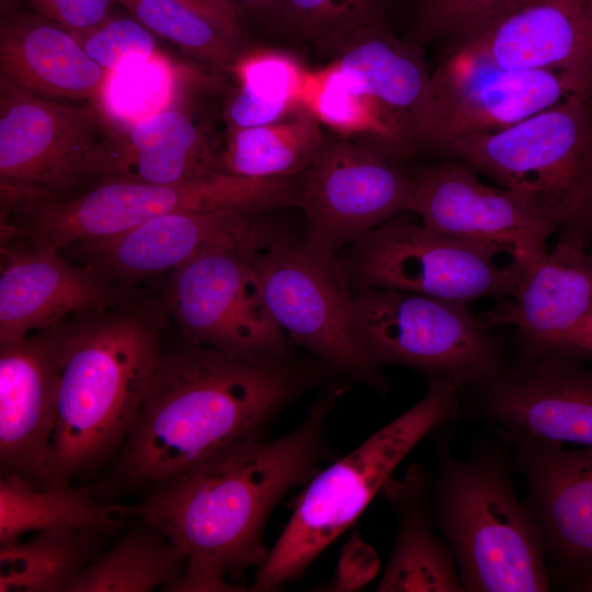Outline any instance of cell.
I'll return each instance as SVG.
<instances>
[{
	"label": "cell",
	"mask_w": 592,
	"mask_h": 592,
	"mask_svg": "<svg viewBox=\"0 0 592 592\" xmlns=\"http://www.w3.org/2000/svg\"><path fill=\"white\" fill-rule=\"evenodd\" d=\"M337 377L318 361L246 357L185 342L162 351L118 468L160 485L244 441L269 436L300 397Z\"/></svg>",
	"instance_id": "obj_2"
},
{
	"label": "cell",
	"mask_w": 592,
	"mask_h": 592,
	"mask_svg": "<svg viewBox=\"0 0 592 592\" xmlns=\"http://www.w3.org/2000/svg\"><path fill=\"white\" fill-rule=\"evenodd\" d=\"M331 57L344 83L375 110L392 157L399 162L417 153L431 90L422 45L398 37L384 20L354 32Z\"/></svg>",
	"instance_id": "obj_19"
},
{
	"label": "cell",
	"mask_w": 592,
	"mask_h": 592,
	"mask_svg": "<svg viewBox=\"0 0 592 592\" xmlns=\"http://www.w3.org/2000/svg\"><path fill=\"white\" fill-rule=\"evenodd\" d=\"M413 210L437 232L508 249L530 265L546 250L556 227L532 213L510 191L480 181L469 166L444 159L410 172Z\"/></svg>",
	"instance_id": "obj_17"
},
{
	"label": "cell",
	"mask_w": 592,
	"mask_h": 592,
	"mask_svg": "<svg viewBox=\"0 0 592 592\" xmlns=\"http://www.w3.org/2000/svg\"><path fill=\"white\" fill-rule=\"evenodd\" d=\"M106 71L57 22L18 8L1 13L0 76L19 89L96 104Z\"/></svg>",
	"instance_id": "obj_24"
},
{
	"label": "cell",
	"mask_w": 592,
	"mask_h": 592,
	"mask_svg": "<svg viewBox=\"0 0 592 592\" xmlns=\"http://www.w3.org/2000/svg\"><path fill=\"white\" fill-rule=\"evenodd\" d=\"M431 478L421 464H412L380 491L397 530L378 592H465L454 554L433 520Z\"/></svg>",
	"instance_id": "obj_25"
},
{
	"label": "cell",
	"mask_w": 592,
	"mask_h": 592,
	"mask_svg": "<svg viewBox=\"0 0 592 592\" xmlns=\"http://www.w3.org/2000/svg\"><path fill=\"white\" fill-rule=\"evenodd\" d=\"M469 392L463 411L504 441L592 447V366L578 354L547 351Z\"/></svg>",
	"instance_id": "obj_16"
},
{
	"label": "cell",
	"mask_w": 592,
	"mask_h": 592,
	"mask_svg": "<svg viewBox=\"0 0 592 592\" xmlns=\"http://www.w3.org/2000/svg\"><path fill=\"white\" fill-rule=\"evenodd\" d=\"M58 388L56 325L0 345V463L35 486L50 483Z\"/></svg>",
	"instance_id": "obj_20"
},
{
	"label": "cell",
	"mask_w": 592,
	"mask_h": 592,
	"mask_svg": "<svg viewBox=\"0 0 592 592\" xmlns=\"http://www.w3.org/2000/svg\"><path fill=\"white\" fill-rule=\"evenodd\" d=\"M437 156L493 179L557 231L592 239V90Z\"/></svg>",
	"instance_id": "obj_7"
},
{
	"label": "cell",
	"mask_w": 592,
	"mask_h": 592,
	"mask_svg": "<svg viewBox=\"0 0 592 592\" xmlns=\"http://www.w3.org/2000/svg\"><path fill=\"white\" fill-rule=\"evenodd\" d=\"M521 0H414L413 39L442 53L467 46L483 35Z\"/></svg>",
	"instance_id": "obj_35"
},
{
	"label": "cell",
	"mask_w": 592,
	"mask_h": 592,
	"mask_svg": "<svg viewBox=\"0 0 592 592\" xmlns=\"http://www.w3.org/2000/svg\"><path fill=\"white\" fill-rule=\"evenodd\" d=\"M380 560L376 550L353 533L343 546L330 584L333 591H352L366 585L378 573Z\"/></svg>",
	"instance_id": "obj_38"
},
{
	"label": "cell",
	"mask_w": 592,
	"mask_h": 592,
	"mask_svg": "<svg viewBox=\"0 0 592 592\" xmlns=\"http://www.w3.org/2000/svg\"><path fill=\"white\" fill-rule=\"evenodd\" d=\"M504 442L542 527L550 577L592 561V447Z\"/></svg>",
	"instance_id": "obj_21"
},
{
	"label": "cell",
	"mask_w": 592,
	"mask_h": 592,
	"mask_svg": "<svg viewBox=\"0 0 592 592\" xmlns=\"http://www.w3.org/2000/svg\"><path fill=\"white\" fill-rule=\"evenodd\" d=\"M388 0H283L276 33L325 54L363 26L385 20Z\"/></svg>",
	"instance_id": "obj_34"
},
{
	"label": "cell",
	"mask_w": 592,
	"mask_h": 592,
	"mask_svg": "<svg viewBox=\"0 0 592 592\" xmlns=\"http://www.w3.org/2000/svg\"><path fill=\"white\" fill-rule=\"evenodd\" d=\"M411 173L365 140L327 137L296 177L295 205L305 217L303 242L315 253H338L377 226L413 210Z\"/></svg>",
	"instance_id": "obj_12"
},
{
	"label": "cell",
	"mask_w": 592,
	"mask_h": 592,
	"mask_svg": "<svg viewBox=\"0 0 592 592\" xmlns=\"http://www.w3.org/2000/svg\"><path fill=\"white\" fill-rule=\"evenodd\" d=\"M463 413L460 384L452 378H431L417 403L321 468L306 483L280 537L257 569L250 590H276L299 578L353 525L413 447Z\"/></svg>",
	"instance_id": "obj_6"
},
{
	"label": "cell",
	"mask_w": 592,
	"mask_h": 592,
	"mask_svg": "<svg viewBox=\"0 0 592 592\" xmlns=\"http://www.w3.org/2000/svg\"><path fill=\"white\" fill-rule=\"evenodd\" d=\"M71 33L88 55L106 70L159 52L156 35L132 15L110 14L92 27Z\"/></svg>",
	"instance_id": "obj_37"
},
{
	"label": "cell",
	"mask_w": 592,
	"mask_h": 592,
	"mask_svg": "<svg viewBox=\"0 0 592 592\" xmlns=\"http://www.w3.org/2000/svg\"><path fill=\"white\" fill-rule=\"evenodd\" d=\"M117 134L96 104L55 102L0 76L1 181L65 197L96 179Z\"/></svg>",
	"instance_id": "obj_14"
},
{
	"label": "cell",
	"mask_w": 592,
	"mask_h": 592,
	"mask_svg": "<svg viewBox=\"0 0 592 592\" xmlns=\"http://www.w3.org/2000/svg\"><path fill=\"white\" fill-rule=\"evenodd\" d=\"M257 254L214 251L170 273L163 304L185 342L246 357L292 353L264 297Z\"/></svg>",
	"instance_id": "obj_13"
},
{
	"label": "cell",
	"mask_w": 592,
	"mask_h": 592,
	"mask_svg": "<svg viewBox=\"0 0 592 592\" xmlns=\"http://www.w3.org/2000/svg\"><path fill=\"white\" fill-rule=\"evenodd\" d=\"M106 535L92 530L35 532L23 543L0 545L1 592H69L101 553Z\"/></svg>",
	"instance_id": "obj_29"
},
{
	"label": "cell",
	"mask_w": 592,
	"mask_h": 592,
	"mask_svg": "<svg viewBox=\"0 0 592 592\" xmlns=\"http://www.w3.org/2000/svg\"><path fill=\"white\" fill-rule=\"evenodd\" d=\"M349 247L339 260L349 282L468 304L503 297L520 278L525 264L496 243L447 236L403 216H395ZM346 247V248H348ZM510 254V253H509Z\"/></svg>",
	"instance_id": "obj_9"
},
{
	"label": "cell",
	"mask_w": 592,
	"mask_h": 592,
	"mask_svg": "<svg viewBox=\"0 0 592 592\" xmlns=\"http://www.w3.org/2000/svg\"><path fill=\"white\" fill-rule=\"evenodd\" d=\"M127 506L98 501L84 488L35 486L7 473L0 480V545L18 542L27 532L53 528L92 530L113 534L125 525Z\"/></svg>",
	"instance_id": "obj_27"
},
{
	"label": "cell",
	"mask_w": 592,
	"mask_h": 592,
	"mask_svg": "<svg viewBox=\"0 0 592 592\" xmlns=\"http://www.w3.org/2000/svg\"><path fill=\"white\" fill-rule=\"evenodd\" d=\"M440 439L430 504L465 592L550 591L543 531L516 490L512 448L490 430L457 457Z\"/></svg>",
	"instance_id": "obj_4"
},
{
	"label": "cell",
	"mask_w": 592,
	"mask_h": 592,
	"mask_svg": "<svg viewBox=\"0 0 592 592\" xmlns=\"http://www.w3.org/2000/svg\"><path fill=\"white\" fill-rule=\"evenodd\" d=\"M295 187L296 178L257 179L220 171L168 184L100 181L73 197L25 187L1 208V242L60 251L168 214L220 209L271 213L294 206Z\"/></svg>",
	"instance_id": "obj_5"
},
{
	"label": "cell",
	"mask_w": 592,
	"mask_h": 592,
	"mask_svg": "<svg viewBox=\"0 0 592 592\" xmlns=\"http://www.w3.org/2000/svg\"><path fill=\"white\" fill-rule=\"evenodd\" d=\"M204 16L223 33L247 46L248 32L235 0H179Z\"/></svg>",
	"instance_id": "obj_40"
},
{
	"label": "cell",
	"mask_w": 592,
	"mask_h": 592,
	"mask_svg": "<svg viewBox=\"0 0 592 592\" xmlns=\"http://www.w3.org/2000/svg\"><path fill=\"white\" fill-rule=\"evenodd\" d=\"M218 171L220 152L205 128L172 105L119 130L96 180L168 184Z\"/></svg>",
	"instance_id": "obj_26"
},
{
	"label": "cell",
	"mask_w": 592,
	"mask_h": 592,
	"mask_svg": "<svg viewBox=\"0 0 592 592\" xmlns=\"http://www.w3.org/2000/svg\"><path fill=\"white\" fill-rule=\"evenodd\" d=\"M299 103L342 137H366L363 140L387 152L384 129L375 110L344 83L330 64L318 70H306Z\"/></svg>",
	"instance_id": "obj_36"
},
{
	"label": "cell",
	"mask_w": 592,
	"mask_h": 592,
	"mask_svg": "<svg viewBox=\"0 0 592 592\" xmlns=\"http://www.w3.org/2000/svg\"><path fill=\"white\" fill-rule=\"evenodd\" d=\"M31 9L66 27L83 31L111 14L113 0H26Z\"/></svg>",
	"instance_id": "obj_39"
},
{
	"label": "cell",
	"mask_w": 592,
	"mask_h": 592,
	"mask_svg": "<svg viewBox=\"0 0 592 592\" xmlns=\"http://www.w3.org/2000/svg\"><path fill=\"white\" fill-rule=\"evenodd\" d=\"M327 137L318 118L299 105L276 122L229 130L220 171L257 179L295 178Z\"/></svg>",
	"instance_id": "obj_28"
},
{
	"label": "cell",
	"mask_w": 592,
	"mask_h": 592,
	"mask_svg": "<svg viewBox=\"0 0 592 592\" xmlns=\"http://www.w3.org/2000/svg\"><path fill=\"white\" fill-rule=\"evenodd\" d=\"M288 236L267 212L220 209L163 215L60 251H68L77 263L104 278L133 287L140 280L171 273L206 253L228 249L259 253Z\"/></svg>",
	"instance_id": "obj_15"
},
{
	"label": "cell",
	"mask_w": 592,
	"mask_h": 592,
	"mask_svg": "<svg viewBox=\"0 0 592 592\" xmlns=\"http://www.w3.org/2000/svg\"><path fill=\"white\" fill-rule=\"evenodd\" d=\"M588 239L559 232L554 248L526 265L509 294L477 315L489 329L514 326L547 349L592 314V250Z\"/></svg>",
	"instance_id": "obj_22"
},
{
	"label": "cell",
	"mask_w": 592,
	"mask_h": 592,
	"mask_svg": "<svg viewBox=\"0 0 592 592\" xmlns=\"http://www.w3.org/2000/svg\"><path fill=\"white\" fill-rule=\"evenodd\" d=\"M547 351H563L578 355H592V314L574 328L556 338Z\"/></svg>",
	"instance_id": "obj_41"
},
{
	"label": "cell",
	"mask_w": 592,
	"mask_h": 592,
	"mask_svg": "<svg viewBox=\"0 0 592 592\" xmlns=\"http://www.w3.org/2000/svg\"><path fill=\"white\" fill-rule=\"evenodd\" d=\"M232 71L240 84L225 110L229 130L276 122L300 105L306 69L287 53L243 52Z\"/></svg>",
	"instance_id": "obj_31"
},
{
	"label": "cell",
	"mask_w": 592,
	"mask_h": 592,
	"mask_svg": "<svg viewBox=\"0 0 592 592\" xmlns=\"http://www.w3.org/2000/svg\"><path fill=\"white\" fill-rule=\"evenodd\" d=\"M558 580L568 590L592 592V561L566 572Z\"/></svg>",
	"instance_id": "obj_43"
},
{
	"label": "cell",
	"mask_w": 592,
	"mask_h": 592,
	"mask_svg": "<svg viewBox=\"0 0 592 592\" xmlns=\"http://www.w3.org/2000/svg\"><path fill=\"white\" fill-rule=\"evenodd\" d=\"M353 320L371 356L431 378H452L462 391L494 382L506 368L499 342L467 304L415 293L362 287L353 293Z\"/></svg>",
	"instance_id": "obj_8"
},
{
	"label": "cell",
	"mask_w": 592,
	"mask_h": 592,
	"mask_svg": "<svg viewBox=\"0 0 592 592\" xmlns=\"http://www.w3.org/2000/svg\"><path fill=\"white\" fill-rule=\"evenodd\" d=\"M16 0H0L1 13L15 9Z\"/></svg>",
	"instance_id": "obj_44"
},
{
	"label": "cell",
	"mask_w": 592,
	"mask_h": 592,
	"mask_svg": "<svg viewBox=\"0 0 592 592\" xmlns=\"http://www.w3.org/2000/svg\"><path fill=\"white\" fill-rule=\"evenodd\" d=\"M467 46L505 68L563 72L592 84V0H521Z\"/></svg>",
	"instance_id": "obj_23"
},
{
	"label": "cell",
	"mask_w": 592,
	"mask_h": 592,
	"mask_svg": "<svg viewBox=\"0 0 592 592\" xmlns=\"http://www.w3.org/2000/svg\"><path fill=\"white\" fill-rule=\"evenodd\" d=\"M169 314L144 296L57 323L59 388L49 485L68 481L122 447L162 350Z\"/></svg>",
	"instance_id": "obj_3"
},
{
	"label": "cell",
	"mask_w": 592,
	"mask_h": 592,
	"mask_svg": "<svg viewBox=\"0 0 592 592\" xmlns=\"http://www.w3.org/2000/svg\"><path fill=\"white\" fill-rule=\"evenodd\" d=\"M266 303L292 345L340 379L387 387L382 366L363 344L353 320L349 281L337 259L288 236L254 257Z\"/></svg>",
	"instance_id": "obj_10"
},
{
	"label": "cell",
	"mask_w": 592,
	"mask_h": 592,
	"mask_svg": "<svg viewBox=\"0 0 592 592\" xmlns=\"http://www.w3.org/2000/svg\"><path fill=\"white\" fill-rule=\"evenodd\" d=\"M141 297L95 270L68 262L59 251L1 243L0 345L50 328L82 311Z\"/></svg>",
	"instance_id": "obj_18"
},
{
	"label": "cell",
	"mask_w": 592,
	"mask_h": 592,
	"mask_svg": "<svg viewBox=\"0 0 592 592\" xmlns=\"http://www.w3.org/2000/svg\"><path fill=\"white\" fill-rule=\"evenodd\" d=\"M591 90L568 73L505 68L470 46L442 53L431 73L417 152L437 156L452 141L503 130Z\"/></svg>",
	"instance_id": "obj_11"
},
{
	"label": "cell",
	"mask_w": 592,
	"mask_h": 592,
	"mask_svg": "<svg viewBox=\"0 0 592 592\" xmlns=\"http://www.w3.org/2000/svg\"><path fill=\"white\" fill-rule=\"evenodd\" d=\"M179 88L177 67L157 52L107 70L96 105L114 128L125 130L174 105Z\"/></svg>",
	"instance_id": "obj_32"
},
{
	"label": "cell",
	"mask_w": 592,
	"mask_h": 592,
	"mask_svg": "<svg viewBox=\"0 0 592 592\" xmlns=\"http://www.w3.org/2000/svg\"><path fill=\"white\" fill-rule=\"evenodd\" d=\"M186 556L160 532L146 525L119 538L88 565L69 592H148L164 590L184 571Z\"/></svg>",
	"instance_id": "obj_30"
},
{
	"label": "cell",
	"mask_w": 592,
	"mask_h": 592,
	"mask_svg": "<svg viewBox=\"0 0 592 592\" xmlns=\"http://www.w3.org/2000/svg\"><path fill=\"white\" fill-rule=\"evenodd\" d=\"M153 35L177 45L198 61L231 70L247 46L179 0H113Z\"/></svg>",
	"instance_id": "obj_33"
},
{
	"label": "cell",
	"mask_w": 592,
	"mask_h": 592,
	"mask_svg": "<svg viewBox=\"0 0 592 592\" xmlns=\"http://www.w3.org/2000/svg\"><path fill=\"white\" fill-rule=\"evenodd\" d=\"M243 21L275 31L283 0H235Z\"/></svg>",
	"instance_id": "obj_42"
},
{
	"label": "cell",
	"mask_w": 592,
	"mask_h": 592,
	"mask_svg": "<svg viewBox=\"0 0 592 592\" xmlns=\"http://www.w3.org/2000/svg\"><path fill=\"white\" fill-rule=\"evenodd\" d=\"M342 385H328L301 422L278 437L234 445L160 485L129 515L160 532L186 556L163 591H244L230 583L269 555L264 530L278 502L306 485L332 455L329 417Z\"/></svg>",
	"instance_id": "obj_1"
}]
</instances>
